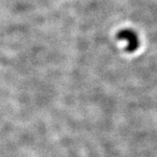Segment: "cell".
<instances>
[{
    "label": "cell",
    "mask_w": 157,
    "mask_h": 157,
    "mask_svg": "<svg viewBox=\"0 0 157 157\" xmlns=\"http://www.w3.org/2000/svg\"><path fill=\"white\" fill-rule=\"evenodd\" d=\"M116 38L119 40H124L127 42L126 50L130 53L134 52L140 46V39L138 34L132 29H122L120 30L116 34Z\"/></svg>",
    "instance_id": "cell-1"
}]
</instances>
